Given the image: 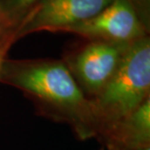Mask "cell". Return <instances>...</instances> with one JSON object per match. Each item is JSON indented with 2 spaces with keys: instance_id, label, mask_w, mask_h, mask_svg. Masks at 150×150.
Wrapping results in <instances>:
<instances>
[{
  "instance_id": "6da1fadb",
  "label": "cell",
  "mask_w": 150,
  "mask_h": 150,
  "mask_svg": "<svg viewBox=\"0 0 150 150\" xmlns=\"http://www.w3.org/2000/svg\"><path fill=\"white\" fill-rule=\"evenodd\" d=\"M0 83L22 92L40 115L67 124L78 139H97L98 125L92 100L80 89L62 59L6 58Z\"/></svg>"
},
{
  "instance_id": "7a4b0ae2",
  "label": "cell",
  "mask_w": 150,
  "mask_h": 150,
  "mask_svg": "<svg viewBox=\"0 0 150 150\" xmlns=\"http://www.w3.org/2000/svg\"><path fill=\"white\" fill-rule=\"evenodd\" d=\"M147 100H150L149 35L131 44L113 76L92 98L98 125L97 139Z\"/></svg>"
},
{
  "instance_id": "3957f363",
  "label": "cell",
  "mask_w": 150,
  "mask_h": 150,
  "mask_svg": "<svg viewBox=\"0 0 150 150\" xmlns=\"http://www.w3.org/2000/svg\"><path fill=\"white\" fill-rule=\"evenodd\" d=\"M130 46L131 44L85 40L69 51L62 61L80 89L92 100L113 76Z\"/></svg>"
},
{
  "instance_id": "277c9868",
  "label": "cell",
  "mask_w": 150,
  "mask_h": 150,
  "mask_svg": "<svg viewBox=\"0 0 150 150\" xmlns=\"http://www.w3.org/2000/svg\"><path fill=\"white\" fill-rule=\"evenodd\" d=\"M85 40H101L132 44L147 36L149 29L140 21L130 0H113L91 19L67 28Z\"/></svg>"
},
{
  "instance_id": "5b68a950",
  "label": "cell",
  "mask_w": 150,
  "mask_h": 150,
  "mask_svg": "<svg viewBox=\"0 0 150 150\" xmlns=\"http://www.w3.org/2000/svg\"><path fill=\"white\" fill-rule=\"evenodd\" d=\"M113 0H42L18 28L16 39L41 31L64 32L91 19Z\"/></svg>"
},
{
  "instance_id": "8992f818",
  "label": "cell",
  "mask_w": 150,
  "mask_h": 150,
  "mask_svg": "<svg viewBox=\"0 0 150 150\" xmlns=\"http://www.w3.org/2000/svg\"><path fill=\"white\" fill-rule=\"evenodd\" d=\"M98 139L108 150H136L150 146V100L107 128Z\"/></svg>"
},
{
  "instance_id": "52a82bcc",
  "label": "cell",
  "mask_w": 150,
  "mask_h": 150,
  "mask_svg": "<svg viewBox=\"0 0 150 150\" xmlns=\"http://www.w3.org/2000/svg\"><path fill=\"white\" fill-rule=\"evenodd\" d=\"M41 1L42 0H0V3L7 16L19 28L26 15Z\"/></svg>"
},
{
  "instance_id": "ba28073f",
  "label": "cell",
  "mask_w": 150,
  "mask_h": 150,
  "mask_svg": "<svg viewBox=\"0 0 150 150\" xmlns=\"http://www.w3.org/2000/svg\"><path fill=\"white\" fill-rule=\"evenodd\" d=\"M18 25L12 22L0 3V48L9 41H17Z\"/></svg>"
},
{
  "instance_id": "9c48e42d",
  "label": "cell",
  "mask_w": 150,
  "mask_h": 150,
  "mask_svg": "<svg viewBox=\"0 0 150 150\" xmlns=\"http://www.w3.org/2000/svg\"><path fill=\"white\" fill-rule=\"evenodd\" d=\"M145 28H150V0H130Z\"/></svg>"
},
{
  "instance_id": "30bf717a",
  "label": "cell",
  "mask_w": 150,
  "mask_h": 150,
  "mask_svg": "<svg viewBox=\"0 0 150 150\" xmlns=\"http://www.w3.org/2000/svg\"><path fill=\"white\" fill-rule=\"evenodd\" d=\"M14 43H15V41H9L0 48V70H1L3 62L7 58V54L9 52V50H10V48L12 47V45Z\"/></svg>"
},
{
  "instance_id": "8fae6325",
  "label": "cell",
  "mask_w": 150,
  "mask_h": 150,
  "mask_svg": "<svg viewBox=\"0 0 150 150\" xmlns=\"http://www.w3.org/2000/svg\"><path fill=\"white\" fill-rule=\"evenodd\" d=\"M136 150H150V146H147V147H143V148H139V149H136Z\"/></svg>"
}]
</instances>
